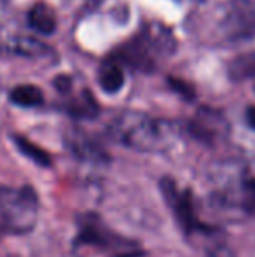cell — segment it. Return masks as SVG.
<instances>
[{
    "instance_id": "cell-1",
    "label": "cell",
    "mask_w": 255,
    "mask_h": 257,
    "mask_svg": "<svg viewBox=\"0 0 255 257\" xmlns=\"http://www.w3.org/2000/svg\"><path fill=\"white\" fill-rule=\"evenodd\" d=\"M109 133L116 142L140 153L166 151L175 140V130L170 122L135 110L117 114L110 121Z\"/></svg>"
},
{
    "instance_id": "cell-2",
    "label": "cell",
    "mask_w": 255,
    "mask_h": 257,
    "mask_svg": "<svg viewBox=\"0 0 255 257\" xmlns=\"http://www.w3.org/2000/svg\"><path fill=\"white\" fill-rule=\"evenodd\" d=\"M39 196L32 187H9L0 184V231L27 234L37 226Z\"/></svg>"
},
{
    "instance_id": "cell-3",
    "label": "cell",
    "mask_w": 255,
    "mask_h": 257,
    "mask_svg": "<svg viewBox=\"0 0 255 257\" xmlns=\"http://www.w3.org/2000/svg\"><path fill=\"white\" fill-rule=\"evenodd\" d=\"M175 48V41L171 37L170 30L161 25H150L143 30V34L136 39L135 42L126 48V60L138 67H147L154 65V60L157 54H168Z\"/></svg>"
},
{
    "instance_id": "cell-4",
    "label": "cell",
    "mask_w": 255,
    "mask_h": 257,
    "mask_svg": "<svg viewBox=\"0 0 255 257\" xmlns=\"http://www.w3.org/2000/svg\"><path fill=\"white\" fill-rule=\"evenodd\" d=\"M163 194L166 198V201L170 203V206L173 208L175 215H177L180 226L184 227V231L187 234H191L192 231H196L199 227V222L196 219V213H194V203L192 198L187 191H180L175 186L171 180L164 179L163 184Z\"/></svg>"
},
{
    "instance_id": "cell-5",
    "label": "cell",
    "mask_w": 255,
    "mask_h": 257,
    "mask_svg": "<svg viewBox=\"0 0 255 257\" xmlns=\"http://www.w3.org/2000/svg\"><path fill=\"white\" fill-rule=\"evenodd\" d=\"M28 25L39 34L49 35L56 30V14L46 4H35L28 13Z\"/></svg>"
},
{
    "instance_id": "cell-6",
    "label": "cell",
    "mask_w": 255,
    "mask_h": 257,
    "mask_svg": "<svg viewBox=\"0 0 255 257\" xmlns=\"http://www.w3.org/2000/svg\"><path fill=\"white\" fill-rule=\"evenodd\" d=\"M100 88L105 93H117L124 86V72L116 61H107L98 74Z\"/></svg>"
},
{
    "instance_id": "cell-7",
    "label": "cell",
    "mask_w": 255,
    "mask_h": 257,
    "mask_svg": "<svg viewBox=\"0 0 255 257\" xmlns=\"http://www.w3.org/2000/svg\"><path fill=\"white\" fill-rule=\"evenodd\" d=\"M9 98L11 102L18 107H27V108H32V107H39L44 102V95L39 88L32 84H20L9 93Z\"/></svg>"
},
{
    "instance_id": "cell-8",
    "label": "cell",
    "mask_w": 255,
    "mask_h": 257,
    "mask_svg": "<svg viewBox=\"0 0 255 257\" xmlns=\"http://www.w3.org/2000/svg\"><path fill=\"white\" fill-rule=\"evenodd\" d=\"M9 49L16 54H21L25 58H41L48 54L51 49L44 42L37 41L34 37H16L9 42Z\"/></svg>"
},
{
    "instance_id": "cell-9",
    "label": "cell",
    "mask_w": 255,
    "mask_h": 257,
    "mask_svg": "<svg viewBox=\"0 0 255 257\" xmlns=\"http://www.w3.org/2000/svg\"><path fill=\"white\" fill-rule=\"evenodd\" d=\"M14 142H16L18 149L21 151L27 158H30L32 161H35L37 165H42V166H49L51 163V158L46 151H42L41 147H37L35 144H32L30 140L23 139V137H14Z\"/></svg>"
},
{
    "instance_id": "cell-10",
    "label": "cell",
    "mask_w": 255,
    "mask_h": 257,
    "mask_svg": "<svg viewBox=\"0 0 255 257\" xmlns=\"http://www.w3.org/2000/svg\"><path fill=\"white\" fill-rule=\"evenodd\" d=\"M229 72L234 79H248L255 75V53H248L232 61Z\"/></svg>"
},
{
    "instance_id": "cell-11",
    "label": "cell",
    "mask_w": 255,
    "mask_h": 257,
    "mask_svg": "<svg viewBox=\"0 0 255 257\" xmlns=\"http://www.w3.org/2000/svg\"><path fill=\"white\" fill-rule=\"evenodd\" d=\"M246 122L252 130H255V105L246 110Z\"/></svg>"
},
{
    "instance_id": "cell-12",
    "label": "cell",
    "mask_w": 255,
    "mask_h": 257,
    "mask_svg": "<svg viewBox=\"0 0 255 257\" xmlns=\"http://www.w3.org/2000/svg\"><path fill=\"white\" fill-rule=\"evenodd\" d=\"M210 257H232V254L227 250V248L218 247V248H215V250L211 252V255H210Z\"/></svg>"
}]
</instances>
